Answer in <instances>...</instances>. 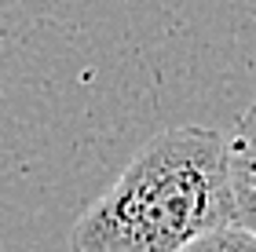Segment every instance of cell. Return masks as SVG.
Returning <instances> with one entry per match:
<instances>
[{
  "mask_svg": "<svg viewBox=\"0 0 256 252\" xmlns=\"http://www.w3.org/2000/svg\"><path fill=\"white\" fill-rule=\"evenodd\" d=\"M227 223H234L227 139L216 128L176 124L146 139L80 212L70 252H183Z\"/></svg>",
  "mask_w": 256,
  "mask_h": 252,
  "instance_id": "6da1fadb",
  "label": "cell"
},
{
  "mask_svg": "<svg viewBox=\"0 0 256 252\" xmlns=\"http://www.w3.org/2000/svg\"><path fill=\"white\" fill-rule=\"evenodd\" d=\"M227 179L234 223L256 234V102L242 110L234 135L227 139Z\"/></svg>",
  "mask_w": 256,
  "mask_h": 252,
  "instance_id": "7a4b0ae2",
  "label": "cell"
},
{
  "mask_svg": "<svg viewBox=\"0 0 256 252\" xmlns=\"http://www.w3.org/2000/svg\"><path fill=\"white\" fill-rule=\"evenodd\" d=\"M183 252H256V234H249L246 227H238V223H227V227H220V231L202 234Z\"/></svg>",
  "mask_w": 256,
  "mask_h": 252,
  "instance_id": "3957f363",
  "label": "cell"
}]
</instances>
